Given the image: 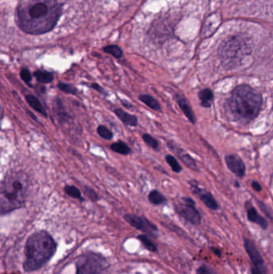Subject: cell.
<instances>
[{"label": "cell", "mask_w": 273, "mask_h": 274, "mask_svg": "<svg viewBox=\"0 0 273 274\" xmlns=\"http://www.w3.org/2000/svg\"><path fill=\"white\" fill-rule=\"evenodd\" d=\"M262 96L249 85L237 86L227 102V110L234 120L248 123L259 115Z\"/></svg>", "instance_id": "2"}, {"label": "cell", "mask_w": 273, "mask_h": 274, "mask_svg": "<svg viewBox=\"0 0 273 274\" xmlns=\"http://www.w3.org/2000/svg\"><path fill=\"white\" fill-rule=\"evenodd\" d=\"M247 215H248V219L253 222V223L257 224L258 226H260L263 229H267L269 227L268 221L264 219V217H262L259 213L257 212L255 208L251 206L249 204H247Z\"/></svg>", "instance_id": "12"}, {"label": "cell", "mask_w": 273, "mask_h": 274, "mask_svg": "<svg viewBox=\"0 0 273 274\" xmlns=\"http://www.w3.org/2000/svg\"><path fill=\"white\" fill-rule=\"evenodd\" d=\"M56 243L46 231H39L31 236L26 243L25 262L27 272H32L43 267L56 250Z\"/></svg>", "instance_id": "4"}, {"label": "cell", "mask_w": 273, "mask_h": 274, "mask_svg": "<svg viewBox=\"0 0 273 274\" xmlns=\"http://www.w3.org/2000/svg\"><path fill=\"white\" fill-rule=\"evenodd\" d=\"M121 104L124 108L128 109V110H131V109H133V105L130 103V102L128 101L126 99H121Z\"/></svg>", "instance_id": "34"}, {"label": "cell", "mask_w": 273, "mask_h": 274, "mask_svg": "<svg viewBox=\"0 0 273 274\" xmlns=\"http://www.w3.org/2000/svg\"><path fill=\"white\" fill-rule=\"evenodd\" d=\"M213 97V93L209 88H205L204 90L200 91L199 93V98L201 101V105L205 108L211 107Z\"/></svg>", "instance_id": "21"}, {"label": "cell", "mask_w": 273, "mask_h": 274, "mask_svg": "<svg viewBox=\"0 0 273 274\" xmlns=\"http://www.w3.org/2000/svg\"><path fill=\"white\" fill-rule=\"evenodd\" d=\"M142 139L144 142L148 147H151L155 151H159V149H160V144H159V141L155 137L151 136L150 134L145 133L143 134Z\"/></svg>", "instance_id": "24"}, {"label": "cell", "mask_w": 273, "mask_h": 274, "mask_svg": "<svg viewBox=\"0 0 273 274\" xmlns=\"http://www.w3.org/2000/svg\"><path fill=\"white\" fill-rule=\"evenodd\" d=\"M114 113L120 119V121L123 122L124 125L131 126V127H136L137 126L139 121H138L136 115L127 113L124 109H115L114 110Z\"/></svg>", "instance_id": "14"}, {"label": "cell", "mask_w": 273, "mask_h": 274, "mask_svg": "<svg viewBox=\"0 0 273 274\" xmlns=\"http://www.w3.org/2000/svg\"><path fill=\"white\" fill-rule=\"evenodd\" d=\"M26 101L30 105L32 109H34L37 113H40L42 115L48 117V113L41 102L34 95H27L25 97Z\"/></svg>", "instance_id": "16"}, {"label": "cell", "mask_w": 273, "mask_h": 274, "mask_svg": "<svg viewBox=\"0 0 273 274\" xmlns=\"http://www.w3.org/2000/svg\"><path fill=\"white\" fill-rule=\"evenodd\" d=\"M57 88L66 94L73 95V96H77L78 94V89L71 83L60 82L58 83Z\"/></svg>", "instance_id": "26"}, {"label": "cell", "mask_w": 273, "mask_h": 274, "mask_svg": "<svg viewBox=\"0 0 273 274\" xmlns=\"http://www.w3.org/2000/svg\"><path fill=\"white\" fill-rule=\"evenodd\" d=\"M191 187L193 191L195 193L196 195L200 196V200L204 202L207 207L209 208L210 210H218L219 205L216 202V200L214 199L213 196H211V193L204 191L202 189H200L199 187L195 184H191Z\"/></svg>", "instance_id": "11"}, {"label": "cell", "mask_w": 273, "mask_h": 274, "mask_svg": "<svg viewBox=\"0 0 273 274\" xmlns=\"http://www.w3.org/2000/svg\"><path fill=\"white\" fill-rule=\"evenodd\" d=\"M226 164L230 170L237 177H243L245 174V165L241 157L237 155H229L225 157Z\"/></svg>", "instance_id": "10"}, {"label": "cell", "mask_w": 273, "mask_h": 274, "mask_svg": "<svg viewBox=\"0 0 273 274\" xmlns=\"http://www.w3.org/2000/svg\"><path fill=\"white\" fill-rule=\"evenodd\" d=\"M251 53V46L246 37L232 35L223 42L219 54L222 64L227 68H232L241 64V62Z\"/></svg>", "instance_id": "5"}, {"label": "cell", "mask_w": 273, "mask_h": 274, "mask_svg": "<svg viewBox=\"0 0 273 274\" xmlns=\"http://www.w3.org/2000/svg\"><path fill=\"white\" fill-rule=\"evenodd\" d=\"M55 107L57 108V116L59 119V121L60 123H67L71 120V115H69L66 111L64 110V107H63L62 101L60 98H56L55 99Z\"/></svg>", "instance_id": "22"}, {"label": "cell", "mask_w": 273, "mask_h": 274, "mask_svg": "<svg viewBox=\"0 0 273 274\" xmlns=\"http://www.w3.org/2000/svg\"><path fill=\"white\" fill-rule=\"evenodd\" d=\"M124 219L131 226H133L134 228L143 231L148 235L154 236L157 232L156 226L145 217L133 214H126L124 215Z\"/></svg>", "instance_id": "9"}, {"label": "cell", "mask_w": 273, "mask_h": 274, "mask_svg": "<svg viewBox=\"0 0 273 274\" xmlns=\"http://www.w3.org/2000/svg\"><path fill=\"white\" fill-rule=\"evenodd\" d=\"M175 210L180 217L193 225H199L201 222L200 212L195 209V202L189 197H183L181 201L175 203Z\"/></svg>", "instance_id": "7"}, {"label": "cell", "mask_w": 273, "mask_h": 274, "mask_svg": "<svg viewBox=\"0 0 273 274\" xmlns=\"http://www.w3.org/2000/svg\"><path fill=\"white\" fill-rule=\"evenodd\" d=\"M165 161L170 166L172 170L175 173H179L182 171V166L177 161V160L172 155H167L165 157Z\"/></svg>", "instance_id": "28"}, {"label": "cell", "mask_w": 273, "mask_h": 274, "mask_svg": "<svg viewBox=\"0 0 273 274\" xmlns=\"http://www.w3.org/2000/svg\"><path fill=\"white\" fill-rule=\"evenodd\" d=\"M176 99H177V104L179 105L182 112L184 113V115H186L188 120L194 125L195 123V116L194 115V113H193V109H192L190 105L188 104L186 99L181 95L177 94L176 95Z\"/></svg>", "instance_id": "13"}, {"label": "cell", "mask_w": 273, "mask_h": 274, "mask_svg": "<svg viewBox=\"0 0 273 274\" xmlns=\"http://www.w3.org/2000/svg\"><path fill=\"white\" fill-rule=\"evenodd\" d=\"M97 133L101 138L104 139L106 141H111L112 140L114 134L110 129H108L105 125H100L97 127Z\"/></svg>", "instance_id": "25"}, {"label": "cell", "mask_w": 273, "mask_h": 274, "mask_svg": "<svg viewBox=\"0 0 273 274\" xmlns=\"http://www.w3.org/2000/svg\"><path fill=\"white\" fill-rule=\"evenodd\" d=\"M64 190L65 193L71 198L77 199L81 202L84 201V198L82 196L81 191L77 187L74 186V185H66L64 188Z\"/></svg>", "instance_id": "23"}, {"label": "cell", "mask_w": 273, "mask_h": 274, "mask_svg": "<svg viewBox=\"0 0 273 274\" xmlns=\"http://www.w3.org/2000/svg\"><path fill=\"white\" fill-rule=\"evenodd\" d=\"M139 239L143 242V244H145L147 249H149L151 251H156V246L152 243V241L147 238V236L140 235L139 236Z\"/></svg>", "instance_id": "31"}, {"label": "cell", "mask_w": 273, "mask_h": 274, "mask_svg": "<svg viewBox=\"0 0 273 274\" xmlns=\"http://www.w3.org/2000/svg\"><path fill=\"white\" fill-rule=\"evenodd\" d=\"M34 76L36 78L37 81L43 84H48L54 81V74L48 71H35L34 72Z\"/></svg>", "instance_id": "19"}, {"label": "cell", "mask_w": 273, "mask_h": 274, "mask_svg": "<svg viewBox=\"0 0 273 274\" xmlns=\"http://www.w3.org/2000/svg\"><path fill=\"white\" fill-rule=\"evenodd\" d=\"M90 88L93 89V90L99 92V93H101V94L104 95L106 97H108V92H106V91L102 88V86L99 85L98 83H92V84L90 85Z\"/></svg>", "instance_id": "32"}, {"label": "cell", "mask_w": 273, "mask_h": 274, "mask_svg": "<svg viewBox=\"0 0 273 274\" xmlns=\"http://www.w3.org/2000/svg\"><path fill=\"white\" fill-rule=\"evenodd\" d=\"M168 146L172 148V151H174L177 153L179 159L181 160L182 161L184 162V164H186L188 167L192 168L193 170L198 171L197 164L190 155H188V153L184 152V150L178 148L172 144H168Z\"/></svg>", "instance_id": "15"}, {"label": "cell", "mask_w": 273, "mask_h": 274, "mask_svg": "<svg viewBox=\"0 0 273 274\" xmlns=\"http://www.w3.org/2000/svg\"><path fill=\"white\" fill-rule=\"evenodd\" d=\"M139 99L144 103L146 106L148 107L152 110L156 112H161V106L157 99H155L153 97L147 94H141L139 96Z\"/></svg>", "instance_id": "17"}, {"label": "cell", "mask_w": 273, "mask_h": 274, "mask_svg": "<svg viewBox=\"0 0 273 274\" xmlns=\"http://www.w3.org/2000/svg\"><path fill=\"white\" fill-rule=\"evenodd\" d=\"M197 274H211V272L209 271V269L205 266V265H202V266H200L199 269L197 270V272H196Z\"/></svg>", "instance_id": "33"}, {"label": "cell", "mask_w": 273, "mask_h": 274, "mask_svg": "<svg viewBox=\"0 0 273 274\" xmlns=\"http://www.w3.org/2000/svg\"><path fill=\"white\" fill-rule=\"evenodd\" d=\"M147 198H148L150 203H152L155 205H163V204H165L167 202V198H166L165 196L156 189H154L152 191L150 192Z\"/></svg>", "instance_id": "20"}, {"label": "cell", "mask_w": 273, "mask_h": 274, "mask_svg": "<svg viewBox=\"0 0 273 274\" xmlns=\"http://www.w3.org/2000/svg\"><path fill=\"white\" fill-rule=\"evenodd\" d=\"M243 245L254 266L252 270H257L263 274H266V266L264 264V259L262 258L261 254H259L255 244H253V242L250 240L244 238Z\"/></svg>", "instance_id": "8"}, {"label": "cell", "mask_w": 273, "mask_h": 274, "mask_svg": "<svg viewBox=\"0 0 273 274\" xmlns=\"http://www.w3.org/2000/svg\"><path fill=\"white\" fill-rule=\"evenodd\" d=\"M61 12L62 9L56 0H39L28 3L18 8V27L32 35L48 32L56 25Z\"/></svg>", "instance_id": "1"}, {"label": "cell", "mask_w": 273, "mask_h": 274, "mask_svg": "<svg viewBox=\"0 0 273 274\" xmlns=\"http://www.w3.org/2000/svg\"><path fill=\"white\" fill-rule=\"evenodd\" d=\"M83 193H84L87 198H89L93 202H96L99 200V196L96 193V192L95 191L94 189H92L91 187L84 186Z\"/></svg>", "instance_id": "30"}, {"label": "cell", "mask_w": 273, "mask_h": 274, "mask_svg": "<svg viewBox=\"0 0 273 274\" xmlns=\"http://www.w3.org/2000/svg\"><path fill=\"white\" fill-rule=\"evenodd\" d=\"M252 186H253V189H254V190H256V191H261V186H260V184H259V183L257 182V181H253V182L252 183Z\"/></svg>", "instance_id": "35"}, {"label": "cell", "mask_w": 273, "mask_h": 274, "mask_svg": "<svg viewBox=\"0 0 273 274\" xmlns=\"http://www.w3.org/2000/svg\"><path fill=\"white\" fill-rule=\"evenodd\" d=\"M211 251L213 252L214 254H216V256L220 257L221 255V249H217V248H214V247H211Z\"/></svg>", "instance_id": "36"}, {"label": "cell", "mask_w": 273, "mask_h": 274, "mask_svg": "<svg viewBox=\"0 0 273 274\" xmlns=\"http://www.w3.org/2000/svg\"><path fill=\"white\" fill-rule=\"evenodd\" d=\"M28 177L21 173L7 174L0 186V208L1 214L20 209L25 205L28 196Z\"/></svg>", "instance_id": "3"}, {"label": "cell", "mask_w": 273, "mask_h": 274, "mask_svg": "<svg viewBox=\"0 0 273 274\" xmlns=\"http://www.w3.org/2000/svg\"><path fill=\"white\" fill-rule=\"evenodd\" d=\"M19 75H20L21 80H22L26 84H28V87L32 88V85L31 82L32 81V73H31L30 71H29L28 68H23V69H21Z\"/></svg>", "instance_id": "29"}, {"label": "cell", "mask_w": 273, "mask_h": 274, "mask_svg": "<svg viewBox=\"0 0 273 274\" xmlns=\"http://www.w3.org/2000/svg\"><path fill=\"white\" fill-rule=\"evenodd\" d=\"M107 267L105 258L94 253H87L76 261V274H101Z\"/></svg>", "instance_id": "6"}, {"label": "cell", "mask_w": 273, "mask_h": 274, "mask_svg": "<svg viewBox=\"0 0 273 274\" xmlns=\"http://www.w3.org/2000/svg\"><path fill=\"white\" fill-rule=\"evenodd\" d=\"M110 148L113 152H116L118 154L123 155V156H128L131 153V147H129L124 141H120L112 144Z\"/></svg>", "instance_id": "18"}, {"label": "cell", "mask_w": 273, "mask_h": 274, "mask_svg": "<svg viewBox=\"0 0 273 274\" xmlns=\"http://www.w3.org/2000/svg\"><path fill=\"white\" fill-rule=\"evenodd\" d=\"M103 51L106 53L110 54L116 59H120L123 56V51L120 47L116 45H108L103 48Z\"/></svg>", "instance_id": "27"}]
</instances>
